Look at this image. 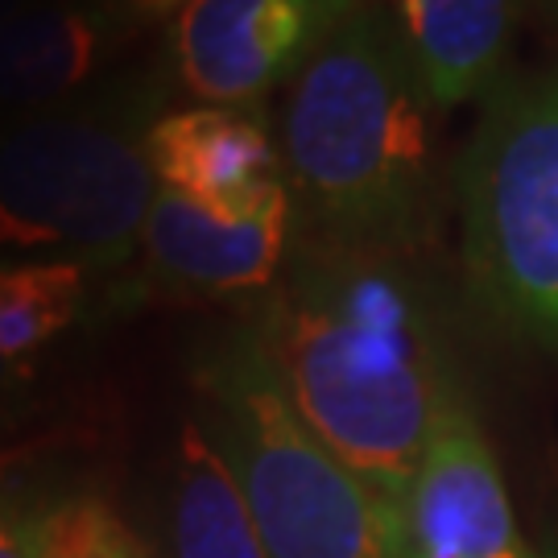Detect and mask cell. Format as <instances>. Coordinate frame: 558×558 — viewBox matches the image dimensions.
<instances>
[{
	"instance_id": "1",
	"label": "cell",
	"mask_w": 558,
	"mask_h": 558,
	"mask_svg": "<svg viewBox=\"0 0 558 558\" xmlns=\"http://www.w3.org/2000/svg\"><path fill=\"white\" fill-rule=\"evenodd\" d=\"M248 336L302 426L398 513L456 385L405 257L311 248Z\"/></svg>"
},
{
	"instance_id": "3",
	"label": "cell",
	"mask_w": 558,
	"mask_h": 558,
	"mask_svg": "<svg viewBox=\"0 0 558 558\" xmlns=\"http://www.w3.org/2000/svg\"><path fill=\"white\" fill-rule=\"evenodd\" d=\"M456 191L476 311L513 343L558 352V66L484 96Z\"/></svg>"
},
{
	"instance_id": "18",
	"label": "cell",
	"mask_w": 558,
	"mask_h": 558,
	"mask_svg": "<svg viewBox=\"0 0 558 558\" xmlns=\"http://www.w3.org/2000/svg\"><path fill=\"white\" fill-rule=\"evenodd\" d=\"M145 9H166V4H179V0H141Z\"/></svg>"
},
{
	"instance_id": "15",
	"label": "cell",
	"mask_w": 558,
	"mask_h": 558,
	"mask_svg": "<svg viewBox=\"0 0 558 558\" xmlns=\"http://www.w3.org/2000/svg\"><path fill=\"white\" fill-rule=\"evenodd\" d=\"M96 558H141V550L129 538H120L117 546H108V550H104V555H96Z\"/></svg>"
},
{
	"instance_id": "6",
	"label": "cell",
	"mask_w": 558,
	"mask_h": 558,
	"mask_svg": "<svg viewBox=\"0 0 558 558\" xmlns=\"http://www.w3.org/2000/svg\"><path fill=\"white\" fill-rule=\"evenodd\" d=\"M398 525L405 558H546L521 534L493 442L459 380L439 405Z\"/></svg>"
},
{
	"instance_id": "8",
	"label": "cell",
	"mask_w": 558,
	"mask_h": 558,
	"mask_svg": "<svg viewBox=\"0 0 558 558\" xmlns=\"http://www.w3.org/2000/svg\"><path fill=\"white\" fill-rule=\"evenodd\" d=\"M294 223L290 191L257 211L228 216L158 186V199L141 228L149 274L182 294H236L265 290L281 274Z\"/></svg>"
},
{
	"instance_id": "2",
	"label": "cell",
	"mask_w": 558,
	"mask_h": 558,
	"mask_svg": "<svg viewBox=\"0 0 558 558\" xmlns=\"http://www.w3.org/2000/svg\"><path fill=\"white\" fill-rule=\"evenodd\" d=\"M435 117L393 0H373L290 83L281 166L331 248L410 257L435 232Z\"/></svg>"
},
{
	"instance_id": "4",
	"label": "cell",
	"mask_w": 558,
	"mask_h": 558,
	"mask_svg": "<svg viewBox=\"0 0 558 558\" xmlns=\"http://www.w3.org/2000/svg\"><path fill=\"white\" fill-rule=\"evenodd\" d=\"M203 389V426L236 472L265 555L405 558L398 513L302 426L248 331L223 348Z\"/></svg>"
},
{
	"instance_id": "10",
	"label": "cell",
	"mask_w": 558,
	"mask_h": 558,
	"mask_svg": "<svg viewBox=\"0 0 558 558\" xmlns=\"http://www.w3.org/2000/svg\"><path fill=\"white\" fill-rule=\"evenodd\" d=\"M521 0H393L401 34L439 112L488 96L509 71Z\"/></svg>"
},
{
	"instance_id": "17",
	"label": "cell",
	"mask_w": 558,
	"mask_h": 558,
	"mask_svg": "<svg viewBox=\"0 0 558 558\" xmlns=\"http://www.w3.org/2000/svg\"><path fill=\"white\" fill-rule=\"evenodd\" d=\"M13 4H17V0H0V21L13 17Z\"/></svg>"
},
{
	"instance_id": "13",
	"label": "cell",
	"mask_w": 558,
	"mask_h": 558,
	"mask_svg": "<svg viewBox=\"0 0 558 558\" xmlns=\"http://www.w3.org/2000/svg\"><path fill=\"white\" fill-rule=\"evenodd\" d=\"M87 265L25 260L0 269V360L17 364L80 319Z\"/></svg>"
},
{
	"instance_id": "19",
	"label": "cell",
	"mask_w": 558,
	"mask_h": 558,
	"mask_svg": "<svg viewBox=\"0 0 558 558\" xmlns=\"http://www.w3.org/2000/svg\"><path fill=\"white\" fill-rule=\"evenodd\" d=\"M542 4H546V9H550V13H558V0H542Z\"/></svg>"
},
{
	"instance_id": "20",
	"label": "cell",
	"mask_w": 558,
	"mask_h": 558,
	"mask_svg": "<svg viewBox=\"0 0 558 558\" xmlns=\"http://www.w3.org/2000/svg\"><path fill=\"white\" fill-rule=\"evenodd\" d=\"M555 558H558V555H555Z\"/></svg>"
},
{
	"instance_id": "9",
	"label": "cell",
	"mask_w": 558,
	"mask_h": 558,
	"mask_svg": "<svg viewBox=\"0 0 558 558\" xmlns=\"http://www.w3.org/2000/svg\"><path fill=\"white\" fill-rule=\"evenodd\" d=\"M145 154L158 186H170L211 211L244 216L290 191L260 117L244 108H191L145 129Z\"/></svg>"
},
{
	"instance_id": "11",
	"label": "cell",
	"mask_w": 558,
	"mask_h": 558,
	"mask_svg": "<svg viewBox=\"0 0 558 558\" xmlns=\"http://www.w3.org/2000/svg\"><path fill=\"white\" fill-rule=\"evenodd\" d=\"M117 13L96 0L17 9L0 21V100L50 104L92 80L104 62Z\"/></svg>"
},
{
	"instance_id": "14",
	"label": "cell",
	"mask_w": 558,
	"mask_h": 558,
	"mask_svg": "<svg viewBox=\"0 0 558 558\" xmlns=\"http://www.w3.org/2000/svg\"><path fill=\"white\" fill-rule=\"evenodd\" d=\"M0 558H46V513L0 509Z\"/></svg>"
},
{
	"instance_id": "5",
	"label": "cell",
	"mask_w": 558,
	"mask_h": 558,
	"mask_svg": "<svg viewBox=\"0 0 558 558\" xmlns=\"http://www.w3.org/2000/svg\"><path fill=\"white\" fill-rule=\"evenodd\" d=\"M158 179L133 117H50L0 141V248L117 265L141 244Z\"/></svg>"
},
{
	"instance_id": "16",
	"label": "cell",
	"mask_w": 558,
	"mask_h": 558,
	"mask_svg": "<svg viewBox=\"0 0 558 558\" xmlns=\"http://www.w3.org/2000/svg\"><path fill=\"white\" fill-rule=\"evenodd\" d=\"M13 373H17V364H4V360H0V385L13 377Z\"/></svg>"
},
{
	"instance_id": "7",
	"label": "cell",
	"mask_w": 558,
	"mask_h": 558,
	"mask_svg": "<svg viewBox=\"0 0 558 558\" xmlns=\"http://www.w3.org/2000/svg\"><path fill=\"white\" fill-rule=\"evenodd\" d=\"M373 0H186L174 66L199 100L244 108L294 80L343 21Z\"/></svg>"
},
{
	"instance_id": "12",
	"label": "cell",
	"mask_w": 558,
	"mask_h": 558,
	"mask_svg": "<svg viewBox=\"0 0 558 558\" xmlns=\"http://www.w3.org/2000/svg\"><path fill=\"white\" fill-rule=\"evenodd\" d=\"M170 538L174 558H269L236 472L203 422H186L179 435Z\"/></svg>"
}]
</instances>
